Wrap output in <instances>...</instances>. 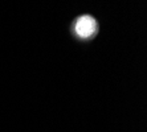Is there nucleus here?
<instances>
[{
	"instance_id": "obj_1",
	"label": "nucleus",
	"mask_w": 147,
	"mask_h": 132,
	"mask_svg": "<svg viewBox=\"0 0 147 132\" xmlns=\"http://www.w3.org/2000/svg\"><path fill=\"white\" fill-rule=\"evenodd\" d=\"M76 34L81 38H89L97 31V23L92 16H82L80 17L74 25Z\"/></svg>"
}]
</instances>
